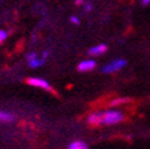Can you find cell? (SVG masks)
<instances>
[{"label": "cell", "instance_id": "1", "mask_svg": "<svg viewBox=\"0 0 150 149\" xmlns=\"http://www.w3.org/2000/svg\"><path fill=\"white\" fill-rule=\"evenodd\" d=\"M124 118L123 114L117 110H107L103 114V123L104 124H117L122 122Z\"/></svg>", "mask_w": 150, "mask_h": 149}, {"label": "cell", "instance_id": "2", "mask_svg": "<svg viewBox=\"0 0 150 149\" xmlns=\"http://www.w3.org/2000/svg\"><path fill=\"white\" fill-rule=\"evenodd\" d=\"M126 60L124 59H117L115 61H112L111 63L106 65L104 68H103V72L104 73H112V72H116V70H119L120 68L125 67L126 66Z\"/></svg>", "mask_w": 150, "mask_h": 149}, {"label": "cell", "instance_id": "3", "mask_svg": "<svg viewBox=\"0 0 150 149\" xmlns=\"http://www.w3.org/2000/svg\"><path fill=\"white\" fill-rule=\"evenodd\" d=\"M28 84L31 85V86H35V87H41V88H44L47 91H51L52 88L50 87V85L48 84L47 80L44 79H41V78H29L28 79Z\"/></svg>", "mask_w": 150, "mask_h": 149}, {"label": "cell", "instance_id": "4", "mask_svg": "<svg viewBox=\"0 0 150 149\" xmlns=\"http://www.w3.org/2000/svg\"><path fill=\"white\" fill-rule=\"evenodd\" d=\"M96 61L93 60H86V61H82L79 66H78V70L79 72H88L93 68H96Z\"/></svg>", "mask_w": 150, "mask_h": 149}, {"label": "cell", "instance_id": "5", "mask_svg": "<svg viewBox=\"0 0 150 149\" xmlns=\"http://www.w3.org/2000/svg\"><path fill=\"white\" fill-rule=\"evenodd\" d=\"M88 123L93 126H97V125L101 124L103 123V112H96V114L91 115L88 118Z\"/></svg>", "mask_w": 150, "mask_h": 149}, {"label": "cell", "instance_id": "6", "mask_svg": "<svg viewBox=\"0 0 150 149\" xmlns=\"http://www.w3.org/2000/svg\"><path fill=\"white\" fill-rule=\"evenodd\" d=\"M107 50V47L105 44H99V45H96L88 50V54L89 55H93V56H99V55L104 54L105 51Z\"/></svg>", "mask_w": 150, "mask_h": 149}, {"label": "cell", "instance_id": "7", "mask_svg": "<svg viewBox=\"0 0 150 149\" xmlns=\"http://www.w3.org/2000/svg\"><path fill=\"white\" fill-rule=\"evenodd\" d=\"M14 116L10 112H5V111H0V122H12Z\"/></svg>", "mask_w": 150, "mask_h": 149}, {"label": "cell", "instance_id": "8", "mask_svg": "<svg viewBox=\"0 0 150 149\" xmlns=\"http://www.w3.org/2000/svg\"><path fill=\"white\" fill-rule=\"evenodd\" d=\"M69 149H88V145L81 141H75L69 144Z\"/></svg>", "mask_w": 150, "mask_h": 149}, {"label": "cell", "instance_id": "9", "mask_svg": "<svg viewBox=\"0 0 150 149\" xmlns=\"http://www.w3.org/2000/svg\"><path fill=\"white\" fill-rule=\"evenodd\" d=\"M43 65H44V59L38 60V59L36 57V59L29 61V66H30L31 68H37V67H41V66H43Z\"/></svg>", "mask_w": 150, "mask_h": 149}, {"label": "cell", "instance_id": "10", "mask_svg": "<svg viewBox=\"0 0 150 149\" xmlns=\"http://www.w3.org/2000/svg\"><path fill=\"white\" fill-rule=\"evenodd\" d=\"M131 101L130 98H118V99H115L111 101V106H117V105H120V104H125V103H129Z\"/></svg>", "mask_w": 150, "mask_h": 149}, {"label": "cell", "instance_id": "11", "mask_svg": "<svg viewBox=\"0 0 150 149\" xmlns=\"http://www.w3.org/2000/svg\"><path fill=\"white\" fill-rule=\"evenodd\" d=\"M6 38H7V32L4 30H0V44H1Z\"/></svg>", "mask_w": 150, "mask_h": 149}, {"label": "cell", "instance_id": "12", "mask_svg": "<svg viewBox=\"0 0 150 149\" xmlns=\"http://www.w3.org/2000/svg\"><path fill=\"white\" fill-rule=\"evenodd\" d=\"M26 57H28V60H29V61H30V60H33V59H36V57H37V53H36V51L30 53V54H28V55H26Z\"/></svg>", "mask_w": 150, "mask_h": 149}, {"label": "cell", "instance_id": "13", "mask_svg": "<svg viewBox=\"0 0 150 149\" xmlns=\"http://www.w3.org/2000/svg\"><path fill=\"white\" fill-rule=\"evenodd\" d=\"M70 21H71V22H73L74 24H76V25H78V24L80 23V21L78 19V18H76V17H71V18H70Z\"/></svg>", "mask_w": 150, "mask_h": 149}, {"label": "cell", "instance_id": "14", "mask_svg": "<svg viewBox=\"0 0 150 149\" xmlns=\"http://www.w3.org/2000/svg\"><path fill=\"white\" fill-rule=\"evenodd\" d=\"M142 3H143L144 6H148L150 4V0H142Z\"/></svg>", "mask_w": 150, "mask_h": 149}, {"label": "cell", "instance_id": "15", "mask_svg": "<svg viewBox=\"0 0 150 149\" xmlns=\"http://www.w3.org/2000/svg\"><path fill=\"white\" fill-rule=\"evenodd\" d=\"M86 10H87V11H91V10H92V7H91L89 5H87V6H86Z\"/></svg>", "mask_w": 150, "mask_h": 149}, {"label": "cell", "instance_id": "16", "mask_svg": "<svg viewBox=\"0 0 150 149\" xmlns=\"http://www.w3.org/2000/svg\"><path fill=\"white\" fill-rule=\"evenodd\" d=\"M82 3V0H76V5H80Z\"/></svg>", "mask_w": 150, "mask_h": 149}]
</instances>
